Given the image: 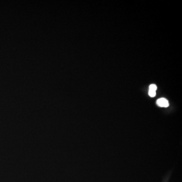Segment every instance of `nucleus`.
<instances>
[{"mask_svg":"<svg viewBox=\"0 0 182 182\" xmlns=\"http://www.w3.org/2000/svg\"><path fill=\"white\" fill-rule=\"evenodd\" d=\"M149 96H150L151 97H154L156 96V91H152V90H149Z\"/></svg>","mask_w":182,"mask_h":182,"instance_id":"nucleus-2","label":"nucleus"},{"mask_svg":"<svg viewBox=\"0 0 182 182\" xmlns=\"http://www.w3.org/2000/svg\"><path fill=\"white\" fill-rule=\"evenodd\" d=\"M156 89H157V86L154 84H152L149 86V90L156 91Z\"/></svg>","mask_w":182,"mask_h":182,"instance_id":"nucleus-3","label":"nucleus"},{"mask_svg":"<svg viewBox=\"0 0 182 182\" xmlns=\"http://www.w3.org/2000/svg\"><path fill=\"white\" fill-rule=\"evenodd\" d=\"M156 104L161 107H168L169 106L168 100L164 98L158 99L156 101Z\"/></svg>","mask_w":182,"mask_h":182,"instance_id":"nucleus-1","label":"nucleus"}]
</instances>
